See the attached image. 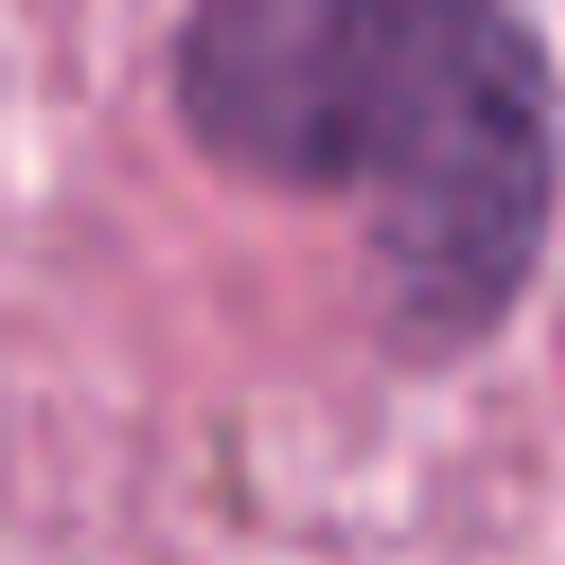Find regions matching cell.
<instances>
[{
  "instance_id": "cell-1",
  "label": "cell",
  "mask_w": 565,
  "mask_h": 565,
  "mask_svg": "<svg viewBox=\"0 0 565 565\" xmlns=\"http://www.w3.org/2000/svg\"><path fill=\"white\" fill-rule=\"evenodd\" d=\"M177 141L282 203H353L371 344L468 371L565 221V62L512 0H203L168 26Z\"/></svg>"
}]
</instances>
